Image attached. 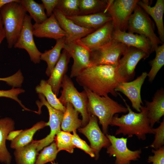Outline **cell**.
<instances>
[{
    "mask_svg": "<svg viewBox=\"0 0 164 164\" xmlns=\"http://www.w3.org/2000/svg\"><path fill=\"white\" fill-rule=\"evenodd\" d=\"M106 136L111 143L107 148V153L110 156L115 157L114 164H130L131 161L138 160L140 158L141 149L132 151L127 147L128 137L117 138L108 134Z\"/></svg>",
    "mask_w": 164,
    "mask_h": 164,
    "instance_id": "9c48e42d",
    "label": "cell"
},
{
    "mask_svg": "<svg viewBox=\"0 0 164 164\" xmlns=\"http://www.w3.org/2000/svg\"><path fill=\"white\" fill-rule=\"evenodd\" d=\"M20 2L36 23H42L48 18L42 3H38L33 0H21Z\"/></svg>",
    "mask_w": 164,
    "mask_h": 164,
    "instance_id": "f546056e",
    "label": "cell"
},
{
    "mask_svg": "<svg viewBox=\"0 0 164 164\" xmlns=\"http://www.w3.org/2000/svg\"><path fill=\"white\" fill-rule=\"evenodd\" d=\"M22 130L13 131L10 132L8 135L7 140L12 141L17 136Z\"/></svg>",
    "mask_w": 164,
    "mask_h": 164,
    "instance_id": "b9f144b4",
    "label": "cell"
},
{
    "mask_svg": "<svg viewBox=\"0 0 164 164\" xmlns=\"http://www.w3.org/2000/svg\"><path fill=\"white\" fill-rule=\"evenodd\" d=\"M63 49L50 76L46 80L56 96L59 94L63 78L68 70V65L71 58L67 51Z\"/></svg>",
    "mask_w": 164,
    "mask_h": 164,
    "instance_id": "ffe728a7",
    "label": "cell"
},
{
    "mask_svg": "<svg viewBox=\"0 0 164 164\" xmlns=\"http://www.w3.org/2000/svg\"><path fill=\"white\" fill-rule=\"evenodd\" d=\"M114 30L112 20L80 40L90 51L101 47L110 42Z\"/></svg>",
    "mask_w": 164,
    "mask_h": 164,
    "instance_id": "ac0fdd59",
    "label": "cell"
},
{
    "mask_svg": "<svg viewBox=\"0 0 164 164\" xmlns=\"http://www.w3.org/2000/svg\"><path fill=\"white\" fill-rule=\"evenodd\" d=\"M32 28L34 36L38 38L53 39L56 40L67 35L53 13L42 23H35Z\"/></svg>",
    "mask_w": 164,
    "mask_h": 164,
    "instance_id": "d6986e66",
    "label": "cell"
},
{
    "mask_svg": "<svg viewBox=\"0 0 164 164\" xmlns=\"http://www.w3.org/2000/svg\"><path fill=\"white\" fill-rule=\"evenodd\" d=\"M66 109L61 124V127L63 131L70 132L76 130L82 126V120L79 118V113L72 104L67 103Z\"/></svg>",
    "mask_w": 164,
    "mask_h": 164,
    "instance_id": "4316f807",
    "label": "cell"
},
{
    "mask_svg": "<svg viewBox=\"0 0 164 164\" xmlns=\"http://www.w3.org/2000/svg\"><path fill=\"white\" fill-rule=\"evenodd\" d=\"M154 51L155 52V56L149 62L151 68L147 73L149 80L150 82L153 81L157 73L164 65V43L159 46Z\"/></svg>",
    "mask_w": 164,
    "mask_h": 164,
    "instance_id": "1f68e13d",
    "label": "cell"
},
{
    "mask_svg": "<svg viewBox=\"0 0 164 164\" xmlns=\"http://www.w3.org/2000/svg\"><path fill=\"white\" fill-rule=\"evenodd\" d=\"M20 0H0V11L2 7L5 5L13 2H18Z\"/></svg>",
    "mask_w": 164,
    "mask_h": 164,
    "instance_id": "ee69618b",
    "label": "cell"
},
{
    "mask_svg": "<svg viewBox=\"0 0 164 164\" xmlns=\"http://www.w3.org/2000/svg\"><path fill=\"white\" fill-rule=\"evenodd\" d=\"M48 126L47 122L43 121L37 122L31 128L22 130L19 134L11 141L10 146L16 149L26 146L33 140L34 134L38 130Z\"/></svg>",
    "mask_w": 164,
    "mask_h": 164,
    "instance_id": "83f0119b",
    "label": "cell"
},
{
    "mask_svg": "<svg viewBox=\"0 0 164 164\" xmlns=\"http://www.w3.org/2000/svg\"><path fill=\"white\" fill-rule=\"evenodd\" d=\"M38 140H33L26 146L15 149L14 152L16 164H35L38 152Z\"/></svg>",
    "mask_w": 164,
    "mask_h": 164,
    "instance_id": "d4e9b609",
    "label": "cell"
},
{
    "mask_svg": "<svg viewBox=\"0 0 164 164\" xmlns=\"http://www.w3.org/2000/svg\"><path fill=\"white\" fill-rule=\"evenodd\" d=\"M155 135V139L151 145L145 148L149 147L157 150L163 146L164 144V119L161 122L160 125L157 128H154Z\"/></svg>",
    "mask_w": 164,
    "mask_h": 164,
    "instance_id": "d590c367",
    "label": "cell"
},
{
    "mask_svg": "<svg viewBox=\"0 0 164 164\" xmlns=\"http://www.w3.org/2000/svg\"><path fill=\"white\" fill-rule=\"evenodd\" d=\"M31 19L29 15L26 14L21 32L13 47L25 49L28 53L31 60L37 64L40 62L42 53L37 48L34 41Z\"/></svg>",
    "mask_w": 164,
    "mask_h": 164,
    "instance_id": "8fae6325",
    "label": "cell"
},
{
    "mask_svg": "<svg viewBox=\"0 0 164 164\" xmlns=\"http://www.w3.org/2000/svg\"><path fill=\"white\" fill-rule=\"evenodd\" d=\"M36 92L43 94L50 105L53 108L64 113L66 107L60 102L56 96L53 92L51 86L44 80H41L39 84L35 88Z\"/></svg>",
    "mask_w": 164,
    "mask_h": 164,
    "instance_id": "f1b7e54d",
    "label": "cell"
},
{
    "mask_svg": "<svg viewBox=\"0 0 164 164\" xmlns=\"http://www.w3.org/2000/svg\"><path fill=\"white\" fill-rule=\"evenodd\" d=\"M53 13L60 26L66 34V36L65 37V43L79 40L95 31L77 25L66 17L56 8L54 9Z\"/></svg>",
    "mask_w": 164,
    "mask_h": 164,
    "instance_id": "2e32d148",
    "label": "cell"
},
{
    "mask_svg": "<svg viewBox=\"0 0 164 164\" xmlns=\"http://www.w3.org/2000/svg\"><path fill=\"white\" fill-rule=\"evenodd\" d=\"M83 88L88 98L87 110L89 115H93L98 118L103 133L107 134L113 116L117 113L128 112V109L108 95L100 96L86 88Z\"/></svg>",
    "mask_w": 164,
    "mask_h": 164,
    "instance_id": "3957f363",
    "label": "cell"
},
{
    "mask_svg": "<svg viewBox=\"0 0 164 164\" xmlns=\"http://www.w3.org/2000/svg\"><path fill=\"white\" fill-rule=\"evenodd\" d=\"M78 131L89 140L90 146L94 150L96 160L99 158L101 149L107 148L111 144L108 138L101 131L98 125L97 118L95 116L89 115L88 123L85 126L78 129Z\"/></svg>",
    "mask_w": 164,
    "mask_h": 164,
    "instance_id": "7c38bea8",
    "label": "cell"
},
{
    "mask_svg": "<svg viewBox=\"0 0 164 164\" xmlns=\"http://www.w3.org/2000/svg\"><path fill=\"white\" fill-rule=\"evenodd\" d=\"M138 0H108L104 12L112 18L114 30L126 32L129 20L137 5Z\"/></svg>",
    "mask_w": 164,
    "mask_h": 164,
    "instance_id": "ba28073f",
    "label": "cell"
},
{
    "mask_svg": "<svg viewBox=\"0 0 164 164\" xmlns=\"http://www.w3.org/2000/svg\"><path fill=\"white\" fill-rule=\"evenodd\" d=\"M147 116L150 126L153 128L156 123H159L164 115V91L163 88L158 90L151 102L145 101Z\"/></svg>",
    "mask_w": 164,
    "mask_h": 164,
    "instance_id": "603a6c76",
    "label": "cell"
},
{
    "mask_svg": "<svg viewBox=\"0 0 164 164\" xmlns=\"http://www.w3.org/2000/svg\"><path fill=\"white\" fill-rule=\"evenodd\" d=\"M63 49L66 50L73 60L70 77H76L84 69L90 66L91 51L80 40L65 43Z\"/></svg>",
    "mask_w": 164,
    "mask_h": 164,
    "instance_id": "4fadbf2b",
    "label": "cell"
},
{
    "mask_svg": "<svg viewBox=\"0 0 164 164\" xmlns=\"http://www.w3.org/2000/svg\"><path fill=\"white\" fill-rule=\"evenodd\" d=\"M127 30L145 36L150 41L154 51L159 44L163 43L155 33L149 15L138 5L129 20Z\"/></svg>",
    "mask_w": 164,
    "mask_h": 164,
    "instance_id": "52a82bcc",
    "label": "cell"
},
{
    "mask_svg": "<svg viewBox=\"0 0 164 164\" xmlns=\"http://www.w3.org/2000/svg\"><path fill=\"white\" fill-rule=\"evenodd\" d=\"M65 37L56 40V43L51 49L45 50L42 53L40 60L45 61L47 64L46 71L47 76L50 77L61 55L65 44Z\"/></svg>",
    "mask_w": 164,
    "mask_h": 164,
    "instance_id": "484cf974",
    "label": "cell"
},
{
    "mask_svg": "<svg viewBox=\"0 0 164 164\" xmlns=\"http://www.w3.org/2000/svg\"><path fill=\"white\" fill-rule=\"evenodd\" d=\"M24 80V77L20 70L9 77L0 78V81H5L8 85L12 87L20 88Z\"/></svg>",
    "mask_w": 164,
    "mask_h": 164,
    "instance_id": "f35d334b",
    "label": "cell"
},
{
    "mask_svg": "<svg viewBox=\"0 0 164 164\" xmlns=\"http://www.w3.org/2000/svg\"><path fill=\"white\" fill-rule=\"evenodd\" d=\"M5 38V32L2 20L0 16V45Z\"/></svg>",
    "mask_w": 164,
    "mask_h": 164,
    "instance_id": "7bdbcfd3",
    "label": "cell"
},
{
    "mask_svg": "<svg viewBox=\"0 0 164 164\" xmlns=\"http://www.w3.org/2000/svg\"><path fill=\"white\" fill-rule=\"evenodd\" d=\"M79 0H59L55 8L66 17L79 15Z\"/></svg>",
    "mask_w": 164,
    "mask_h": 164,
    "instance_id": "836d02e7",
    "label": "cell"
},
{
    "mask_svg": "<svg viewBox=\"0 0 164 164\" xmlns=\"http://www.w3.org/2000/svg\"><path fill=\"white\" fill-rule=\"evenodd\" d=\"M112 39L121 43L129 47H132L140 50L149 56L154 51L151 43L145 36L138 34L114 30Z\"/></svg>",
    "mask_w": 164,
    "mask_h": 164,
    "instance_id": "e0dca14e",
    "label": "cell"
},
{
    "mask_svg": "<svg viewBox=\"0 0 164 164\" xmlns=\"http://www.w3.org/2000/svg\"><path fill=\"white\" fill-rule=\"evenodd\" d=\"M51 164H58L57 163L53 162Z\"/></svg>",
    "mask_w": 164,
    "mask_h": 164,
    "instance_id": "f6af8a7d",
    "label": "cell"
},
{
    "mask_svg": "<svg viewBox=\"0 0 164 164\" xmlns=\"http://www.w3.org/2000/svg\"><path fill=\"white\" fill-rule=\"evenodd\" d=\"M152 152L154 155L148 157L147 162L152 164H164V146L157 150L152 149Z\"/></svg>",
    "mask_w": 164,
    "mask_h": 164,
    "instance_id": "ab89813d",
    "label": "cell"
},
{
    "mask_svg": "<svg viewBox=\"0 0 164 164\" xmlns=\"http://www.w3.org/2000/svg\"><path fill=\"white\" fill-rule=\"evenodd\" d=\"M147 73L143 72L135 79L130 82H123L119 84L115 89L116 92H121L130 101L133 109L139 112L141 111L142 100L141 89L145 79L147 77Z\"/></svg>",
    "mask_w": 164,
    "mask_h": 164,
    "instance_id": "9a60e30c",
    "label": "cell"
},
{
    "mask_svg": "<svg viewBox=\"0 0 164 164\" xmlns=\"http://www.w3.org/2000/svg\"><path fill=\"white\" fill-rule=\"evenodd\" d=\"M72 142L74 147L81 149L89 154L91 157H95L94 150L86 142L82 139L77 133L76 130L73 131Z\"/></svg>",
    "mask_w": 164,
    "mask_h": 164,
    "instance_id": "8d00e7d4",
    "label": "cell"
},
{
    "mask_svg": "<svg viewBox=\"0 0 164 164\" xmlns=\"http://www.w3.org/2000/svg\"><path fill=\"white\" fill-rule=\"evenodd\" d=\"M66 17L81 27L95 30L112 20L110 15L104 12Z\"/></svg>",
    "mask_w": 164,
    "mask_h": 164,
    "instance_id": "7402d4cb",
    "label": "cell"
},
{
    "mask_svg": "<svg viewBox=\"0 0 164 164\" xmlns=\"http://www.w3.org/2000/svg\"><path fill=\"white\" fill-rule=\"evenodd\" d=\"M137 5L153 19L157 28L159 38L161 42L164 43V26L163 18L164 0H157L153 7L149 5V1L146 0H139Z\"/></svg>",
    "mask_w": 164,
    "mask_h": 164,
    "instance_id": "44dd1931",
    "label": "cell"
},
{
    "mask_svg": "<svg viewBox=\"0 0 164 164\" xmlns=\"http://www.w3.org/2000/svg\"><path fill=\"white\" fill-rule=\"evenodd\" d=\"M25 92V91L20 88L12 87L8 90H0V97L9 98L17 102L20 106L25 110L31 111V110L26 108L18 98V95Z\"/></svg>",
    "mask_w": 164,
    "mask_h": 164,
    "instance_id": "74e56055",
    "label": "cell"
},
{
    "mask_svg": "<svg viewBox=\"0 0 164 164\" xmlns=\"http://www.w3.org/2000/svg\"><path fill=\"white\" fill-rule=\"evenodd\" d=\"M15 129V122L11 118L6 117L0 119V162L10 164L12 157L6 145L9 133Z\"/></svg>",
    "mask_w": 164,
    "mask_h": 164,
    "instance_id": "cb8c5ba5",
    "label": "cell"
},
{
    "mask_svg": "<svg viewBox=\"0 0 164 164\" xmlns=\"http://www.w3.org/2000/svg\"><path fill=\"white\" fill-rule=\"evenodd\" d=\"M108 3L106 0H79V15L104 12Z\"/></svg>",
    "mask_w": 164,
    "mask_h": 164,
    "instance_id": "4dcf8cb0",
    "label": "cell"
},
{
    "mask_svg": "<svg viewBox=\"0 0 164 164\" xmlns=\"http://www.w3.org/2000/svg\"><path fill=\"white\" fill-rule=\"evenodd\" d=\"M122 99L128 110V113L119 117L117 114L112 117L109 125L117 126L115 135L122 134L127 135L128 138L134 135L139 140H145L146 135L154 134V128L150 126L147 116V110L145 106H142L140 112L137 113L133 111L125 100Z\"/></svg>",
    "mask_w": 164,
    "mask_h": 164,
    "instance_id": "7a4b0ae2",
    "label": "cell"
},
{
    "mask_svg": "<svg viewBox=\"0 0 164 164\" xmlns=\"http://www.w3.org/2000/svg\"><path fill=\"white\" fill-rule=\"evenodd\" d=\"M20 0L5 5L0 11V16L9 48L13 46L18 38L27 12Z\"/></svg>",
    "mask_w": 164,
    "mask_h": 164,
    "instance_id": "277c9868",
    "label": "cell"
},
{
    "mask_svg": "<svg viewBox=\"0 0 164 164\" xmlns=\"http://www.w3.org/2000/svg\"><path fill=\"white\" fill-rule=\"evenodd\" d=\"M38 96L40 101L38 100L36 102L39 108L37 113H40L41 109L43 106H46L49 115V120L47 124L50 128V132L49 135L45 138L38 140L39 143L37 146V150L39 152L53 142L56 135L61 131L60 125L64 113L51 106L43 94H38Z\"/></svg>",
    "mask_w": 164,
    "mask_h": 164,
    "instance_id": "30bf717a",
    "label": "cell"
},
{
    "mask_svg": "<svg viewBox=\"0 0 164 164\" xmlns=\"http://www.w3.org/2000/svg\"><path fill=\"white\" fill-rule=\"evenodd\" d=\"M61 87L62 90L60 91L61 94L58 98L59 100L65 107L67 103L71 104L82 116V126H85L89 120L87 110L88 98L85 91L79 92L71 78L66 74L63 78Z\"/></svg>",
    "mask_w": 164,
    "mask_h": 164,
    "instance_id": "5b68a950",
    "label": "cell"
},
{
    "mask_svg": "<svg viewBox=\"0 0 164 164\" xmlns=\"http://www.w3.org/2000/svg\"><path fill=\"white\" fill-rule=\"evenodd\" d=\"M41 1L46 10V15L47 17H49L53 14L59 0H42Z\"/></svg>",
    "mask_w": 164,
    "mask_h": 164,
    "instance_id": "60d3db41",
    "label": "cell"
},
{
    "mask_svg": "<svg viewBox=\"0 0 164 164\" xmlns=\"http://www.w3.org/2000/svg\"><path fill=\"white\" fill-rule=\"evenodd\" d=\"M72 134L68 132L61 131L56 134L54 140L59 152L65 150L70 153L73 152L75 147L72 142Z\"/></svg>",
    "mask_w": 164,
    "mask_h": 164,
    "instance_id": "d6a6232c",
    "label": "cell"
},
{
    "mask_svg": "<svg viewBox=\"0 0 164 164\" xmlns=\"http://www.w3.org/2000/svg\"><path fill=\"white\" fill-rule=\"evenodd\" d=\"M148 56L142 50L129 47L120 58L117 66V71L127 82L128 81L134 76L135 68L139 61Z\"/></svg>",
    "mask_w": 164,
    "mask_h": 164,
    "instance_id": "5bb4252c",
    "label": "cell"
},
{
    "mask_svg": "<svg viewBox=\"0 0 164 164\" xmlns=\"http://www.w3.org/2000/svg\"><path fill=\"white\" fill-rule=\"evenodd\" d=\"M129 47L112 39L107 44L90 52V65L117 66L121 56Z\"/></svg>",
    "mask_w": 164,
    "mask_h": 164,
    "instance_id": "8992f818",
    "label": "cell"
},
{
    "mask_svg": "<svg viewBox=\"0 0 164 164\" xmlns=\"http://www.w3.org/2000/svg\"><path fill=\"white\" fill-rule=\"evenodd\" d=\"M76 78L79 85L101 96L110 93L117 97L115 88L120 83L127 82L119 74L117 66L108 65L89 66Z\"/></svg>",
    "mask_w": 164,
    "mask_h": 164,
    "instance_id": "6da1fadb",
    "label": "cell"
},
{
    "mask_svg": "<svg viewBox=\"0 0 164 164\" xmlns=\"http://www.w3.org/2000/svg\"><path fill=\"white\" fill-rule=\"evenodd\" d=\"M59 152L55 143L52 142L47 147H45L38 154L35 164H45L52 162L56 158Z\"/></svg>",
    "mask_w": 164,
    "mask_h": 164,
    "instance_id": "e575fe53",
    "label": "cell"
}]
</instances>
